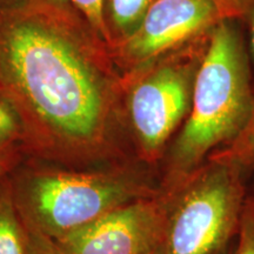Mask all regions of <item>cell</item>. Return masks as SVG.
<instances>
[{
	"instance_id": "cell-1",
	"label": "cell",
	"mask_w": 254,
	"mask_h": 254,
	"mask_svg": "<svg viewBox=\"0 0 254 254\" xmlns=\"http://www.w3.org/2000/svg\"><path fill=\"white\" fill-rule=\"evenodd\" d=\"M111 52L68 9L43 0L0 4V93L26 139L59 152L104 141L116 77Z\"/></svg>"
},
{
	"instance_id": "cell-2",
	"label": "cell",
	"mask_w": 254,
	"mask_h": 254,
	"mask_svg": "<svg viewBox=\"0 0 254 254\" xmlns=\"http://www.w3.org/2000/svg\"><path fill=\"white\" fill-rule=\"evenodd\" d=\"M253 105L240 40L221 20L195 72L189 118L172 151L176 182L189 178L213 148L234 140L249 122Z\"/></svg>"
},
{
	"instance_id": "cell-3",
	"label": "cell",
	"mask_w": 254,
	"mask_h": 254,
	"mask_svg": "<svg viewBox=\"0 0 254 254\" xmlns=\"http://www.w3.org/2000/svg\"><path fill=\"white\" fill-rule=\"evenodd\" d=\"M8 182L23 224L50 240L66 237L145 195L134 178L118 173L28 171Z\"/></svg>"
},
{
	"instance_id": "cell-4",
	"label": "cell",
	"mask_w": 254,
	"mask_h": 254,
	"mask_svg": "<svg viewBox=\"0 0 254 254\" xmlns=\"http://www.w3.org/2000/svg\"><path fill=\"white\" fill-rule=\"evenodd\" d=\"M241 172L221 161L187 183L168 215L163 254H215L243 213Z\"/></svg>"
},
{
	"instance_id": "cell-5",
	"label": "cell",
	"mask_w": 254,
	"mask_h": 254,
	"mask_svg": "<svg viewBox=\"0 0 254 254\" xmlns=\"http://www.w3.org/2000/svg\"><path fill=\"white\" fill-rule=\"evenodd\" d=\"M194 78L192 63L171 59L128 79L132 84L129 118L147 158L158 157L176 127L190 113Z\"/></svg>"
},
{
	"instance_id": "cell-6",
	"label": "cell",
	"mask_w": 254,
	"mask_h": 254,
	"mask_svg": "<svg viewBox=\"0 0 254 254\" xmlns=\"http://www.w3.org/2000/svg\"><path fill=\"white\" fill-rule=\"evenodd\" d=\"M221 20L212 0H153L138 28L111 56L129 74L127 81Z\"/></svg>"
},
{
	"instance_id": "cell-7",
	"label": "cell",
	"mask_w": 254,
	"mask_h": 254,
	"mask_svg": "<svg viewBox=\"0 0 254 254\" xmlns=\"http://www.w3.org/2000/svg\"><path fill=\"white\" fill-rule=\"evenodd\" d=\"M167 218L165 204L142 198L51 241L58 254H152L163 246Z\"/></svg>"
},
{
	"instance_id": "cell-8",
	"label": "cell",
	"mask_w": 254,
	"mask_h": 254,
	"mask_svg": "<svg viewBox=\"0 0 254 254\" xmlns=\"http://www.w3.org/2000/svg\"><path fill=\"white\" fill-rule=\"evenodd\" d=\"M153 0H105V17L112 51L126 40L140 25Z\"/></svg>"
},
{
	"instance_id": "cell-9",
	"label": "cell",
	"mask_w": 254,
	"mask_h": 254,
	"mask_svg": "<svg viewBox=\"0 0 254 254\" xmlns=\"http://www.w3.org/2000/svg\"><path fill=\"white\" fill-rule=\"evenodd\" d=\"M27 234L21 221L11 185L6 179L0 186V254H26Z\"/></svg>"
},
{
	"instance_id": "cell-10",
	"label": "cell",
	"mask_w": 254,
	"mask_h": 254,
	"mask_svg": "<svg viewBox=\"0 0 254 254\" xmlns=\"http://www.w3.org/2000/svg\"><path fill=\"white\" fill-rule=\"evenodd\" d=\"M68 9L88 27L93 36L111 52L112 40L105 17V0H43Z\"/></svg>"
},
{
	"instance_id": "cell-11",
	"label": "cell",
	"mask_w": 254,
	"mask_h": 254,
	"mask_svg": "<svg viewBox=\"0 0 254 254\" xmlns=\"http://www.w3.org/2000/svg\"><path fill=\"white\" fill-rule=\"evenodd\" d=\"M211 159L230 165L241 173L254 166V105L249 122L240 134Z\"/></svg>"
},
{
	"instance_id": "cell-12",
	"label": "cell",
	"mask_w": 254,
	"mask_h": 254,
	"mask_svg": "<svg viewBox=\"0 0 254 254\" xmlns=\"http://www.w3.org/2000/svg\"><path fill=\"white\" fill-rule=\"evenodd\" d=\"M26 139L21 118L9 101L0 93V152L13 154L15 146Z\"/></svg>"
},
{
	"instance_id": "cell-13",
	"label": "cell",
	"mask_w": 254,
	"mask_h": 254,
	"mask_svg": "<svg viewBox=\"0 0 254 254\" xmlns=\"http://www.w3.org/2000/svg\"><path fill=\"white\" fill-rule=\"evenodd\" d=\"M236 254H254V209L249 200L240 215V234Z\"/></svg>"
},
{
	"instance_id": "cell-14",
	"label": "cell",
	"mask_w": 254,
	"mask_h": 254,
	"mask_svg": "<svg viewBox=\"0 0 254 254\" xmlns=\"http://www.w3.org/2000/svg\"><path fill=\"white\" fill-rule=\"evenodd\" d=\"M221 19L239 18L252 8L253 0H212Z\"/></svg>"
},
{
	"instance_id": "cell-15",
	"label": "cell",
	"mask_w": 254,
	"mask_h": 254,
	"mask_svg": "<svg viewBox=\"0 0 254 254\" xmlns=\"http://www.w3.org/2000/svg\"><path fill=\"white\" fill-rule=\"evenodd\" d=\"M25 230L27 234L26 254H58L49 238L33 228L25 226Z\"/></svg>"
},
{
	"instance_id": "cell-16",
	"label": "cell",
	"mask_w": 254,
	"mask_h": 254,
	"mask_svg": "<svg viewBox=\"0 0 254 254\" xmlns=\"http://www.w3.org/2000/svg\"><path fill=\"white\" fill-rule=\"evenodd\" d=\"M13 165V154L0 152V186L7 179V174Z\"/></svg>"
},
{
	"instance_id": "cell-17",
	"label": "cell",
	"mask_w": 254,
	"mask_h": 254,
	"mask_svg": "<svg viewBox=\"0 0 254 254\" xmlns=\"http://www.w3.org/2000/svg\"><path fill=\"white\" fill-rule=\"evenodd\" d=\"M251 49L254 57V15L252 18V24H251Z\"/></svg>"
},
{
	"instance_id": "cell-18",
	"label": "cell",
	"mask_w": 254,
	"mask_h": 254,
	"mask_svg": "<svg viewBox=\"0 0 254 254\" xmlns=\"http://www.w3.org/2000/svg\"><path fill=\"white\" fill-rule=\"evenodd\" d=\"M152 254H163V246H161L160 249L157 251V252H154V253H152Z\"/></svg>"
},
{
	"instance_id": "cell-19",
	"label": "cell",
	"mask_w": 254,
	"mask_h": 254,
	"mask_svg": "<svg viewBox=\"0 0 254 254\" xmlns=\"http://www.w3.org/2000/svg\"><path fill=\"white\" fill-rule=\"evenodd\" d=\"M249 201L251 202V205L253 206V209H254V198H251V199H249Z\"/></svg>"
},
{
	"instance_id": "cell-20",
	"label": "cell",
	"mask_w": 254,
	"mask_h": 254,
	"mask_svg": "<svg viewBox=\"0 0 254 254\" xmlns=\"http://www.w3.org/2000/svg\"><path fill=\"white\" fill-rule=\"evenodd\" d=\"M5 1H7V0H0V4H1V2H5Z\"/></svg>"
}]
</instances>
